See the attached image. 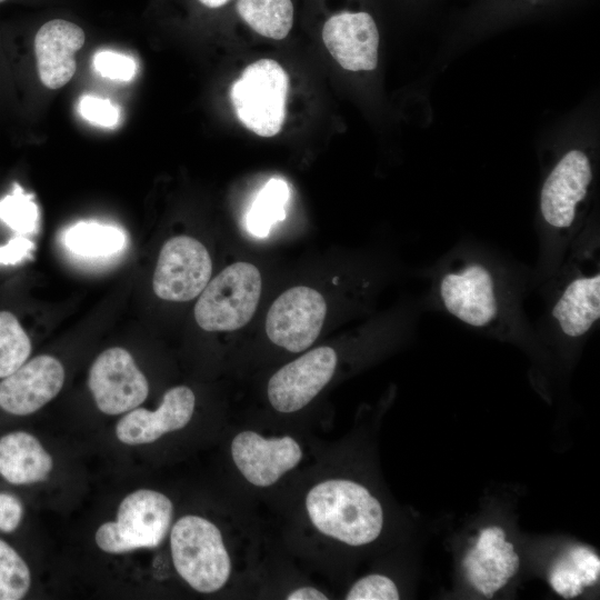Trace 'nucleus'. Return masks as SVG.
Instances as JSON below:
<instances>
[{"instance_id":"obj_31","label":"nucleus","mask_w":600,"mask_h":600,"mask_svg":"<svg viewBox=\"0 0 600 600\" xmlns=\"http://www.w3.org/2000/svg\"><path fill=\"white\" fill-rule=\"evenodd\" d=\"M4 1H7V0H0V3H1V2H4Z\"/></svg>"},{"instance_id":"obj_27","label":"nucleus","mask_w":600,"mask_h":600,"mask_svg":"<svg viewBox=\"0 0 600 600\" xmlns=\"http://www.w3.org/2000/svg\"><path fill=\"white\" fill-rule=\"evenodd\" d=\"M23 516V506L18 497L0 492V531L13 532L20 524Z\"/></svg>"},{"instance_id":"obj_22","label":"nucleus","mask_w":600,"mask_h":600,"mask_svg":"<svg viewBox=\"0 0 600 600\" xmlns=\"http://www.w3.org/2000/svg\"><path fill=\"white\" fill-rule=\"evenodd\" d=\"M28 564L8 542L0 539V600H19L29 591Z\"/></svg>"},{"instance_id":"obj_11","label":"nucleus","mask_w":600,"mask_h":600,"mask_svg":"<svg viewBox=\"0 0 600 600\" xmlns=\"http://www.w3.org/2000/svg\"><path fill=\"white\" fill-rule=\"evenodd\" d=\"M331 347H319L279 369L269 380L268 399L279 412L306 407L331 380L337 367Z\"/></svg>"},{"instance_id":"obj_30","label":"nucleus","mask_w":600,"mask_h":600,"mask_svg":"<svg viewBox=\"0 0 600 600\" xmlns=\"http://www.w3.org/2000/svg\"><path fill=\"white\" fill-rule=\"evenodd\" d=\"M208 8H219L224 6L229 0H198Z\"/></svg>"},{"instance_id":"obj_21","label":"nucleus","mask_w":600,"mask_h":600,"mask_svg":"<svg viewBox=\"0 0 600 600\" xmlns=\"http://www.w3.org/2000/svg\"><path fill=\"white\" fill-rule=\"evenodd\" d=\"M31 353V341L17 317L0 311V379L19 369Z\"/></svg>"},{"instance_id":"obj_2","label":"nucleus","mask_w":600,"mask_h":600,"mask_svg":"<svg viewBox=\"0 0 600 600\" xmlns=\"http://www.w3.org/2000/svg\"><path fill=\"white\" fill-rule=\"evenodd\" d=\"M547 288L542 326L560 340L577 342L600 321V236L582 230Z\"/></svg>"},{"instance_id":"obj_6","label":"nucleus","mask_w":600,"mask_h":600,"mask_svg":"<svg viewBox=\"0 0 600 600\" xmlns=\"http://www.w3.org/2000/svg\"><path fill=\"white\" fill-rule=\"evenodd\" d=\"M173 513L171 500L161 492L139 489L120 503L117 520L102 523L94 536L108 553L156 548L167 536Z\"/></svg>"},{"instance_id":"obj_18","label":"nucleus","mask_w":600,"mask_h":600,"mask_svg":"<svg viewBox=\"0 0 600 600\" xmlns=\"http://www.w3.org/2000/svg\"><path fill=\"white\" fill-rule=\"evenodd\" d=\"M63 243L73 254L101 258L121 251L126 244V234L114 226L80 221L66 230Z\"/></svg>"},{"instance_id":"obj_4","label":"nucleus","mask_w":600,"mask_h":600,"mask_svg":"<svg viewBox=\"0 0 600 600\" xmlns=\"http://www.w3.org/2000/svg\"><path fill=\"white\" fill-rule=\"evenodd\" d=\"M170 549L179 576L196 591L221 589L231 573V561L218 527L199 516H184L172 527Z\"/></svg>"},{"instance_id":"obj_17","label":"nucleus","mask_w":600,"mask_h":600,"mask_svg":"<svg viewBox=\"0 0 600 600\" xmlns=\"http://www.w3.org/2000/svg\"><path fill=\"white\" fill-rule=\"evenodd\" d=\"M51 469V456L31 433L13 431L0 438V476L9 483L43 481Z\"/></svg>"},{"instance_id":"obj_8","label":"nucleus","mask_w":600,"mask_h":600,"mask_svg":"<svg viewBox=\"0 0 600 600\" xmlns=\"http://www.w3.org/2000/svg\"><path fill=\"white\" fill-rule=\"evenodd\" d=\"M211 272L212 262L206 247L192 237L177 236L160 250L152 288L163 300L189 301L201 293Z\"/></svg>"},{"instance_id":"obj_26","label":"nucleus","mask_w":600,"mask_h":600,"mask_svg":"<svg viewBox=\"0 0 600 600\" xmlns=\"http://www.w3.org/2000/svg\"><path fill=\"white\" fill-rule=\"evenodd\" d=\"M78 111L83 119L97 127L113 128L120 120L119 109L110 100L96 96L81 97Z\"/></svg>"},{"instance_id":"obj_25","label":"nucleus","mask_w":600,"mask_h":600,"mask_svg":"<svg viewBox=\"0 0 600 600\" xmlns=\"http://www.w3.org/2000/svg\"><path fill=\"white\" fill-rule=\"evenodd\" d=\"M94 70L102 77L130 81L137 73V62L129 56L113 52L99 51L93 57Z\"/></svg>"},{"instance_id":"obj_10","label":"nucleus","mask_w":600,"mask_h":600,"mask_svg":"<svg viewBox=\"0 0 600 600\" xmlns=\"http://www.w3.org/2000/svg\"><path fill=\"white\" fill-rule=\"evenodd\" d=\"M89 389L99 410L116 416L141 404L149 393L148 380L131 353L113 347L93 361L88 378Z\"/></svg>"},{"instance_id":"obj_12","label":"nucleus","mask_w":600,"mask_h":600,"mask_svg":"<svg viewBox=\"0 0 600 600\" xmlns=\"http://www.w3.org/2000/svg\"><path fill=\"white\" fill-rule=\"evenodd\" d=\"M231 457L248 482L263 488L293 469L302 458V450L289 436L267 439L254 431H242L231 442Z\"/></svg>"},{"instance_id":"obj_24","label":"nucleus","mask_w":600,"mask_h":600,"mask_svg":"<svg viewBox=\"0 0 600 600\" xmlns=\"http://www.w3.org/2000/svg\"><path fill=\"white\" fill-rule=\"evenodd\" d=\"M399 591L390 578L383 574H369L353 583L347 600H398Z\"/></svg>"},{"instance_id":"obj_9","label":"nucleus","mask_w":600,"mask_h":600,"mask_svg":"<svg viewBox=\"0 0 600 600\" xmlns=\"http://www.w3.org/2000/svg\"><path fill=\"white\" fill-rule=\"evenodd\" d=\"M322 294L309 287H293L271 304L266 319V332L277 346L290 352H301L318 338L326 318Z\"/></svg>"},{"instance_id":"obj_23","label":"nucleus","mask_w":600,"mask_h":600,"mask_svg":"<svg viewBox=\"0 0 600 600\" xmlns=\"http://www.w3.org/2000/svg\"><path fill=\"white\" fill-rule=\"evenodd\" d=\"M0 220L19 233H32L38 228V207L30 194L16 186L11 194L0 200Z\"/></svg>"},{"instance_id":"obj_7","label":"nucleus","mask_w":600,"mask_h":600,"mask_svg":"<svg viewBox=\"0 0 600 600\" xmlns=\"http://www.w3.org/2000/svg\"><path fill=\"white\" fill-rule=\"evenodd\" d=\"M288 87V74L277 61L249 64L230 92L237 117L258 136H276L284 121Z\"/></svg>"},{"instance_id":"obj_19","label":"nucleus","mask_w":600,"mask_h":600,"mask_svg":"<svg viewBox=\"0 0 600 600\" xmlns=\"http://www.w3.org/2000/svg\"><path fill=\"white\" fill-rule=\"evenodd\" d=\"M237 11L256 32L267 38L283 39L292 27L291 0H238Z\"/></svg>"},{"instance_id":"obj_29","label":"nucleus","mask_w":600,"mask_h":600,"mask_svg":"<svg viewBox=\"0 0 600 600\" xmlns=\"http://www.w3.org/2000/svg\"><path fill=\"white\" fill-rule=\"evenodd\" d=\"M288 600H327L328 597L313 587H302L290 592Z\"/></svg>"},{"instance_id":"obj_14","label":"nucleus","mask_w":600,"mask_h":600,"mask_svg":"<svg viewBox=\"0 0 600 600\" xmlns=\"http://www.w3.org/2000/svg\"><path fill=\"white\" fill-rule=\"evenodd\" d=\"M330 54L350 71L373 70L378 63L379 32L367 12H341L330 17L322 30Z\"/></svg>"},{"instance_id":"obj_28","label":"nucleus","mask_w":600,"mask_h":600,"mask_svg":"<svg viewBox=\"0 0 600 600\" xmlns=\"http://www.w3.org/2000/svg\"><path fill=\"white\" fill-rule=\"evenodd\" d=\"M34 249L32 241L24 237H14L7 244L0 247V263L14 264L31 254Z\"/></svg>"},{"instance_id":"obj_16","label":"nucleus","mask_w":600,"mask_h":600,"mask_svg":"<svg viewBox=\"0 0 600 600\" xmlns=\"http://www.w3.org/2000/svg\"><path fill=\"white\" fill-rule=\"evenodd\" d=\"M84 31L78 24L53 19L43 23L34 37V52L41 82L49 89L67 84L76 72V52L83 46Z\"/></svg>"},{"instance_id":"obj_20","label":"nucleus","mask_w":600,"mask_h":600,"mask_svg":"<svg viewBox=\"0 0 600 600\" xmlns=\"http://www.w3.org/2000/svg\"><path fill=\"white\" fill-rule=\"evenodd\" d=\"M289 198L287 183L270 179L258 193L247 217L248 230L258 237H266L271 226L284 219V204Z\"/></svg>"},{"instance_id":"obj_13","label":"nucleus","mask_w":600,"mask_h":600,"mask_svg":"<svg viewBox=\"0 0 600 600\" xmlns=\"http://www.w3.org/2000/svg\"><path fill=\"white\" fill-rule=\"evenodd\" d=\"M64 377L58 359L37 356L0 381V408L13 416L31 414L60 392Z\"/></svg>"},{"instance_id":"obj_3","label":"nucleus","mask_w":600,"mask_h":600,"mask_svg":"<svg viewBox=\"0 0 600 600\" xmlns=\"http://www.w3.org/2000/svg\"><path fill=\"white\" fill-rule=\"evenodd\" d=\"M306 509L318 531L349 546L368 544L382 531L381 503L366 487L351 480L319 482L308 492Z\"/></svg>"},{"instance_id":"obj_15","label":"nucleus","mask_w":600,"mask_h":600,"mask_svg":"<svg viewBox=\"0 0 600 600\" xmlns=\"http://www.w3.org/2000/svg\"><path fill=\"white\" fill-rule=\"evenodd\" d=\"M196 398L186 386L169 389L156 411L134 408L117 423V438L126 444L151 443L164 433L182 429L194 411Z\"/></svg>"},{"instance_id":"obj_5","label":"nucleus","mask_w":600,"mask_h":600,"mask_svg":"<svg viewBox=\"0 0 600 600\" xmlns=\"http://www.w3.org/2000/svg\"><path fill=\"white\" fill-rule=\"evenodd\" d=\"M261 274L249 262H236L218 273L194 306V319L206 331H233L246 326L261 294Z\"/></svg>"},{"instance_id":"obj_1","label":"nucleus","mask_w":600,"mask_h":600,"mask_svg":"<svg viewBox=\"0 0 600 600\" xmlns=\"http://www.w3.org/2000/svg\"><path fill=\"white\" fill-rule=\"evenodd\" d=\"M424 307L502 339H526L534 329L523 300L532 274L482 244L461 241L424 270Z\"/></svg>"}]
</instances>
